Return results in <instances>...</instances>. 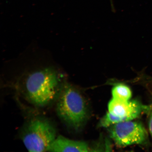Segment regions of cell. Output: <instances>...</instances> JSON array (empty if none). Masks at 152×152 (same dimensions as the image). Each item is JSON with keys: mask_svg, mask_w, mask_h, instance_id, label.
Wrapping results in <instances>:
<instances>
[{"mask_svg": "<svg viewBox=\"0 0 152 152\" xmlns=\"http://www.w3.org/2000/svg\"><path fill=\"white\" fill-rule=\"evenodd\" d=\"M110 137L116 144L121 147L134 144H142L147 142L148 133L140 122L123 121L109 127Z\"/></svg>", "mask_w": 152, "mask_h": 152, "instance_id": "277c9868", "label": "cell"}, {"mask_svg": "<svg viewBox=\"0 0 152 152\" xmlns=\"http://www.w3.org/2000/svg\"><path fill=\"white\" fill-rule=\"evenodd\" d=\"M151 95L152 97V90L151 91ZM147 113L149 114V128L150 134H151L152 138V102L151 104L149 105Z\"/></svg>", "mask_w": 152, "mask_h": 152, "instance_id": "9c48e42d", "label": "cell"}, {"mask_svg": "<svg viewBox=\"0 0 152 152\" xmlns=\"http://www.w3.org/2000/svg\"><path fill=\"white\" fill-rule=\"evenodd\" d=\"M63 85L56 70L45 68L28 75L25 85L26 96L35 105L45 106L58 98Z\"/></svg>", "mask_w": 152, "mask_h": 152, "instance_id": "6da1fadb", "label": "cell"}, {"mask_svg": "<svg viewBox=\"0 0 152 152\" xmlns=\"http://www.w3.org/2000/svg\"><path fill=\"white\" fill-rule=\"evenodd\" d=\"M113 99L128 101L132 96V92L130 88L126 85L120 84L115 86L112 91Z\"/></svg>", "mask_w": 152, "mask_h": 152, "instance_id": "52a82bcc", "label": "cell"}, {"mask_svg": "<svg viewBox=\"0 0 152 152\" xmlns=\"http://www.w3.org/2000/svg\"><path fill=\"white\" fill-rule=\"evenodd\" d=\"M86 142L69 139L62 136L56 138L47 151L90 152L92 151Z\"/></svg>", "mask_w": 152, "mask_h": 152, "instance_id": "8992f818", "label": "cell"}, {"mask_svg": "<svg viewBox=\"0 0 152 152\" xmlns=\"http://www.w3.org/2000/svg\"><path fill=\"white\" fill-rule=\"evenodd\" d=\"M125 121L121 118L116 116L108 112L101 120L99 124V126L108 128L116 124Z\"/></svg>", "mask_w": 152, "mask_h": 152, "instance_id": "ba28073f", "label": "cell"}, {"mask_svg": "<svg viewBox=\"0 0 152 152\" xmlns=\"http://www.w3.org/2000/svg\"><path fill=\"white\" fill-rule=\"evenodd\" d=\"M56 137L54 125L47 120L39 118L28 121L21 134L22 141L29 152L47 151Z\"/></svg>", "mask_w": 152, "mask_h": 152, "instance_id": "3957f363", "label": "cell"}, {"mask_svg": "<svg viewBox=\"0 0 152 152\" xmlns=\"http://www.w3.org/2000/svg\"><path fill=\"white\" fill-rule=\"evenodd\" d=\"M148 108L149 106L144 105L137 100L121 101L113 99L108 105L109 113L125 121H133L142 113H147Z\"/></svg>", "mask_w": 152, "mask_h": 152, "instance_id": "5b68a950", "label": "cell"}, {"mask_svg": "<svg viewBox=\"0 0 152 152\" xmlns=\"http://www.w3.org/2000/svg\"><path fill=\"white\" fill-rule=\"evenodd\" d=\"M58 99L56 112L60 118L72 130H81L86 121L87 110L80 93L71 85L65 83Z\"/></svg>", "mask_w": 152, "mask_h": 152, "instance_id": "7a4b0ae2", "label": "cell"}]
</instances>
